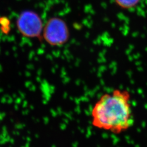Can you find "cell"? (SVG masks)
<instances>
[{
	"label": "cell",
	"instance_id": "6da1fadb",
	"mask_svg": "<svg viewBox=\"0 0 147 147\" xmlns=\"http://www.w3.org/2000/svg\"><path fill=\"white\" fill-rule=\"evenodd\" d=\"M91 118L97 129L115 134L126 131L134 124L130 93L117 89L102 95L92 107Z\"/></svg>",
	"mask_w": 147,
	"mask_h": 147
},
{
	"label": "cell",
	"instance_id": "7a4b0ae2",
	"mask_svg": "<svg viewBox=\"0 0 147 147\" xmlns=\"http://www.w3.org/2000/svg\"><path fill=\"white\" fill-rule=\"evenodd\" d=\"M42 38L51 47L64 45L70 38V31L67 22L59 17L50 18L44 24Z\"/></svg>",
	"mask_w": 147,
	"mask_h": 147
},
{
	"label": "cell",
	"instance_id": "3957f363",
	"mask_svg": "<svg viewBox=\"0 0 147 147\" xmlns=\"http://www.w3.org/2000/svg\"><path fill=\"white\" fill-rule=\"evenodd\" d=\"M17 30L22 37L30 39L42 38L44 24L36 11L25 9L18 15L16 20Z\"/></svg>",
	"mask_w": 147,
	"mask_h": 147
},
{
	"label": "cell",
	"instance_id": "5b68a950",
	"mask_svg": "<svg viewBox=\"0 0 147 147\" xmlns=\"http://www.w3.org/2000/svg\"><path fill=\"white\" fill-rule=\"evenodd\" d=\"M0 27L3 33L8 34L11 30V21L8 18L2 16L0 18Z\"/></svg>",
	"mask_w": 147,
	"mask_h": 147
},
{
	"label": "cell",
	"instance_id": "277c9868",
	"mask_svg": "<svg viewBox=\"0 0 147 147\" xmlns=\"http://www.w3.org/2000/svg\"><path fill=\"white\" fill-rule=\"evenodd\" d=\"M141 0H115L116 5L124 9H130L138 5Z\"/></svg>",
	"mask_w": 147,
	"mask_h": 147
}]
</instances>
